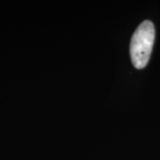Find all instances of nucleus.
<instances>
[{
	"instance_id": "obj_1",
	"label": "nucleus",
	"mask_w": 160,
	"mask_h": 160,
	"mask_svg": "<svg viewBox=\"0 0 160 160\" xmlns=\"http://www.w3.org/2000/svg\"><path fill=\"white\" fill-rule=\"evenodd\" d=\"M154 41V24L148 20L144 21L134 31L130 43L132 62L136 69H143L148 64Z\"/></svg>"
}]
</instances>
